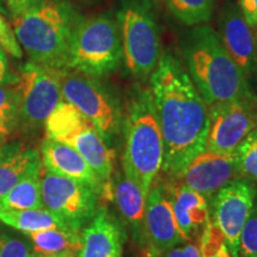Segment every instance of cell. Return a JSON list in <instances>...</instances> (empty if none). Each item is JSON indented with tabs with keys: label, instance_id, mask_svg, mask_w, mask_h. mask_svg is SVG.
I'll return each instance as SVG.
<instances>
[{
	"label": "cell",
	"instance_id": "6da1fadb",
	"mask_svg": "<svg viewBox=\"0 0 257 257\" xmlns=\"http://www.w3.org/2000/svg\"><path fill=\"white\" fill-rule=\"evenodd\" d=\"M149 89L163 142L162 169L179 176L206 147L208 106L187 70L168 50L149 76Z\"/></svg>",
	"mask_w": 257,
	"mask_h": 257
},
{
	"label": "cell",
	"instance_id": "7a4b0ae2",
	"mask_svg": "<svg viewBox=\"0 0 257 257\" xmlns=\"http://www.w3.org/2000/svg\"><path fill=\"white\" fill-rule=\"evenodd\" d=\"M181 53L189 78L207 106L255 95L248 78L207 24L192 27L181 37Z\"/></svg>",
	"mask_w": 257,
	"mask_h": 257
},
{
	"label": "cell",
	"instance_id": "3957f363",
	"mask_svg": "<svg viewBox=\"0 0 257 257\" xmlns=\"http://www.w3.org/2000/svg\"><path fill=\"white\" fill-rule=\"evenodd\" d=\"M82 18L72 5L43 0L12 18V30L31 62L63 72L68 70L73 35Z\"/></svg>",
	"mask_w": 257,
	"mask_h": 257
},
{
	"label": "cell",
	"instance_id": "277c9868",
	"mask_svg": "<svg viewBox=\"0 0 257 257\" xmlns=\"http://www.w3.org/2000/svg\"><path fill=\"white\" fill-rule=\"evenodd\" d=\"M163 142L149 87L131 91L124 120L123 169L148 195L162 169Z\"/></svg>",
	"mask_w": 257,
	"mask_h": 257
},
{
	"label": "cell",
	"instance_id": "5b68a950",
	"mask_svg": "<svg viewBox=\"0 0 257 257\" xmlns=\"http://www.w3.org/2000/svg\"><path fill=\"white\" fill-rule=\"evenodd\" d=\"M115 18L125 66L136 79H148L162 53L159 0H118Z\"/></svg>",
	"mask_w": 257,
	"mask_h": 257
},
{
	"label": "cell",
	"instance_id": "8992f818",
	"mask_svg": "<svg viewBox=\"0 0 257 257\" xmlns=\"http://www.w3.org/2000/svg\"><path fill=\"white\" fill-rule=\"evenodd\" d=\"M123 61L119 25L111 12L80 21L73 35L68 69L101 79L115 72Z\"/></svg>",
	"mask_w": 257,
	"mask_h": 257
},
{
	"label": "cell",
	"instance_id": "52a82bcc",
	"mask_svg": "<svg viewBox=\"0 0 257 257\" xmlns=\"http://www.w3.org/2000/svg\"><path fill=\"white\" fill-rule=\"evenodd\" d=\"M61 91L63 100L87 118L105 141L117 133L121 121L119 102L100 79L76 70H63Z\"/></svg>",
	"mask_w": 257,
	"mask_h": 257
},
{
	"label": "cell",
	"instance_id": "ba28073f",
	"mask_svg": "<svg viewBox=\"0 0 257 257\" xmlns=\"http://www.w3.org/2000/svg\"><path fill=\"white\" fill-rule=\"evenodd\" d=\"M62 72L28 62L21 68L15 83L19 123L27 128L43 126L47 118L62 100Z\"/></svg>",
	"mask_w": 257,
	"mask_h": 257
},
{
	"label": "cell",
	"instance_id": "9c48e42d",
	"mask_svg": "<svg viewBox=\"0 0 257 257\" xmlns=\"http://www.w3.org/2000/svg\"><path fill=\"white\" fill-rule=\"evenodd\" d=\"M41 194L44 207L80 231L96 213L98 193L89 186L42 168Z\"/></svg>",
	"mask_w": 257,
	"mask_h": 257
},
{
	"label": "cell",
	"instance_id": "30bf717a",
	"mask_svg": "<svg viewBox=\"0 0 257 257\" xmlns=\"http://www.w3.org/2000/svg\"><path fill=\"white\" fill-rule=\"evenodd\" d=\"M210 125L205 150L229 155L257 128V96L208 106Z\"/></svg>",
	"mask_w": 257,
	"mask_h": 257
},
{
	"label": "cell",
	"instance_id": "8fae6325",
	"mask_svg": "<svg viewBox=\"0 0 257 257\" xmlns=\"http://www.w3.org/2000/svg\"><path fill=\"white\" fill-rule=\"evenodd\" d=\"M257 198L256 185L236 179L220 189L213 199V223L224 234L233 257H237L239 236Z\"/></svg>",
	"mask_w": 257,
	"mask_h": 257
},
{
	"label": "cell",
	"instance_id": "7c38bea8",
	"mask_svg": "<svg viewBox=\"0 0 257 257\" xmlns=\"http://www.w3.org/2000/svg\"><path fill=\"white\" fill-rule=\"evenodd\" d=\"M179 178L185 186L205 198L216 195L221 188L238 178L233 154L220 155L204 150L199 154Z\"/></svg>",
	"mask_w": 257,
	"mask_h": 257
},
{
	"label": "cell",
	"instance_id": "4fadbf2b",
	"mask_svg": "<svg viewBox=\"0 0 257 257\" xmlns=\"http://www.w3.org/2000/svg\"><path fill=\"white\" fill-rule=\"evenodd\" d=\"M219 37L237 66L248 78L256 68V41L238 4L226 2L218 18Z\"/></svg>",
	"mask_w": 257,
	"mask_h": 257
},
{
	"label": "cell",
	"instance_id": "5bb4252c",
	"mask_svg": "<svg viewBox=\"0 0 257 257\" xmlns=\"http://www.w3.org/2000/svg\"><path fill=\"white\" fill-rule=\"evenodd\" d=\"M144 223L148 238L160 252L186 242L176 223L172 202L161 186L152 187L148 193Z\"/></svg>",
	"mask_w": 257,
	"mask_h": 257
},
{
	"label": "cell",
	"instance_id": "9a60e30c",
	"mask_svg": "<svg viewBox=\"0 0 257 257\" xmlns=\"http://www.w3.org/2000/svg\"><path fill=\"white\" fill-rule=\"evenodd\" d=\"M41 160L42 166L48 172L82 182L98 194L101 192L104 182L69 144L46 138L41 146Z\"/></svg>",
	"mask_w": 257,
	"mask_h": 257
},
{
	"label": "cell",
	"instance_id": "2e32d148",
	"mask_svg": "<svg viewBox=\"0 0 257 257\" xmlns=\"http://www.w3.org/2000/svg\"><path fill=\"white\" fill-rule=\"evenodd\" d=\"M170 202L184 239L186 242H200L211 221L206 198L187 186L179 185L173 192Z\"/></svg>",
	"mask_w": 257,
	"mask_h": 257
},
{
	"label": "cell",
	"instance_id": "e0dca14e",
	"mask_svg": "<svg viewBox=\"0 0 257 257\" xmlns=\"http://www.w3.org/2000/svg\"><path fill=\"white\" fill-rule=\"evenodd\" d=\"M81 242L79 257H121L123 233L105 210L96 211L81 233Z\"/></svg>",
	"mask_w": 257,
	"mask_h": 257
},
{
	"label": "cell",
	"instance_id": "ac0fdd59",
	"mask_svg": "<svg viewBox=\"0 0 257 257\" xmlns=\"http://www.w3.org/2000/svg\"><path fill=\"white\" fill-rule=\"evenodd\" d=\"M62 143L72 146L104 184L110 181L113 172V152L91 121Z\"/></svg>",
	"mask_w": 257,
	"mask_h": 257
},
{
	"label": "cell",
	"instance_id": "d6986e66",
	"mask_svg": "<svg viewBox=\"0 0 257 257\" xmlns=\"http://www.w3.org/2000/svg\"><path fill=\"white\" fill-rule=\"evenodd\" d=\"M40 153L24 143L0 146V198L31 170L41 168Z\"/></svg>",
	"mask_w": 257,
	"mask_h": 257
},
{
	"label": "cell",
	"instance_id": "ffe728a7",
	"mask_svg": "<svg viewBox=\"0 0 257 257\" xmlns=\"http://www.w3.org/2000/svg\"><path fill=\"white\" fill-rule=\"evenodd\" d=\"M41 168L31 170L0 198V211L43 208L41 194Z\"/></svg>",
	"mask_w": 257,
	"mask_h": 257
},
{
	"label": "cell",
	"instance_id": "44dd1931",
	"mask_svg": "<svg viewBox=\"0 0 257 257\" xmlns=\"http://www.w3.org/2000/svg\"><path fill=\"white\" fill-rule=\"evenodd\" d=\"M0 221L24 233L46 229H54V227L74 230L62 218L47 210L46 207L35 208V210L0 211Z\"/></svg>",
	"mask_w": 257,
	"mask_h": 257
},
{
	"label": "cell",
	"instance_id": "7402d4cb",
	"mask_svg": "<svg viewBox=\"0 0 257 257\" xmlns=\"http://www.w3.org/2000/svg\"><path fill=\"white\" fill-rule=\"evenodd\" d=\"M25 234L32 242L35 252L46 255H74V252L81 249V234L79 231L54 227Z\"/></svg>",
	"mask_w": 257,
	"mask_h": 257
},
{
	"label": "cell",
	"instance_id": "603a6c76",
	"mask_svg": "<svg viewBox=\"0 0 257 257\" xmlns=\"http://www.w3.org/2000/svg\"><path fill=\"white\" fill-rule=\"evenodd\" d=\"M89 123L86 117L66 100H61L44 123L47 138L64 142L82 126Z\"/></svg>",
	"mask_w": 257,
	"mask_h": 257
},
{
	"label": "cell",
	"instance_id": "cb8c5ba5",
	"mask_svg": "<svg viewBox=\"0 0 257 257\" xmlns=\"http://www.w3.org/2000/svg\"><path fill=\"white\" fill-rule=\"evenodd\" d=\"M148 195L136 182L123 176L114 187V199L120 214L128 223L140 225L144 220Z\"/></svg>",
	"mask_w": 257,
	"mask_h": 257
},
{
	"label": "cell",
	"instance_id": "d4e9b609",
	"mask_svg": "<svg viewBox=\"0 0 257 257\" xmlns=\"http://www.w3.org/2000/svg\"><path fill=\"white\" fill-rule=\"evenodd\" d=\"M170 15L186 27L207 23L214 14L217 0H162Z\"/></svg>",
	"mask_w": 257,
	"mask_h": 257
},
{
	"label": "cell",
	"instance_id": "484cf974",
	"mask_svg": "<svg viewBox=\"0 0 257 257\" xmlns=\"http://www.w3.org/2000/svg\"><path fill=\"white\" fill-rule=\"evenodd\" d=\"M237 174L239 178L257 184V128L238 144L233 152Z\"/></svg>",
	"mask_w": 257,
	"mask_h": 257
},
{
	"label": "cell",
	"instance_id": "4316f807",
	"mask_svg": "<svg viewBox=\"0 0 257 257\" xmlns=\"http://www.w3.org/2000/svg\"><path fill=\"white\" fill-rule=\"evenodd\" d=\"M19 124L15 85H0V141L3 143Z\"/></svg>",
	"mask_w": 257,
	"mask_h": 257
},
{
	"label": "cell",
	"instance_id": "83f0119b",
	"mask_svg": "<svg viewBox=\"0 0 257 257\" xmlns=\"http://www.w3.org/2000/svg\"><path fill=\"white\" fill-rule=\"evenodd\" d=\"M201 257H233L224 234L213 221H210L200 240Z\"/></svg>",
	"mask_w": 257,
	"mask_h": 257
},
{
	"label": "cell",
	"instance_id": "f1b7e54d",
	"mask_svg": "<svg viewBox=\"0 0 257 257\" xmlns=\"http://www.w3.org/2000/svg\"><path fill=\"white\" fill-rule=\"evenodd\" d=\"M237 257H257V198L240 232Z\"/></svg>",
	"mask_w": 257,
	"mask_h": 257
},
{
	"label": "cell",
	"instance_id": "f546056e",
	"mask_svg": "<svg viewBox=\"0 0 257 257\" xmlns=\"http://www.w3.org/2000/svg\"><path fill=\"white\" fill-rule=\"evenodd\" d=\"M31 255V245L27 240L0 232V257H30Z\"/></svg>",
	"mask_w": 257,
	"mask_h": 257
},
{
	"label": "cell",
	"instance_id": "4dcf8cb0",
	"mask_svg": "<svg viewBox=\"0 0 257 257\" xmlns=\"http://www.w3.org/2000/svg\"><path fill=\"white\" fill-rule=\"evenodd\" d=\"M0 48L15 59H21L23 56V50L19 46L14 30L2 14H0Z\"/></svg>",
	"mask_w": 257,
	"mask_h": 257
},
{
	"label": "cell",
	"instance_id": "1f68e13d",
	"mask_svg": "<svg viewBox=\"0 0 257 257\" xmlns=\"http://www.w3.org/2000/svg\"><path fill=\"white\" fill-rule=\"evenodd\" d=\"M162 253L163 257H201L200 242H184Z\"/></svg>",
	"mask_w": 257,
	"mask_h": 257
},
{
	"label": "cell",
	"instance_id": "d6a6232c",
	"mask_svg": "<svg viewBox=\"0 0 257 257\" xmlns=\"http://www.w3.org/2000/svg\"><path fill=\"white\" fill-rule=\"evenodd\" d=\"M6 8L9 10V14L11 17H17V16L24 14L29 10L40 4L43 0H4Z\"/></svg>",
	"mask_w": 257,
	"mask_h": 257
},
{
	"label": "cell",
	"instance_id": "836d02e7",
	"mask_svg": "<svg viewBox=\"0 0 257 257\" xmlns=\"http://www.w3.org/2000/svg\"><path fill=\"white\" fill-rule=\"evenodd\" d=\"M238 6L246 24L250 28L257 27V0H238Z\"/></svg>",
	"mask_w": 257,
	"mask_h": 257
},
{
	"label": "cell",
	"instance_id": "e575fe53",
	"mask_svg": "<svg viewBox=\"0 0 257 257\" xmlns=\"http://www.w3.org/2000/svg\"><path fill=\"white\" fill-rule=\"evenodd\" d=\"M16 81H17V75L11 72L8 56L0 48V85H15Z\"/></svg>",
	"mask_w": 257,
	"mask_h": 257
},
{
	"label": "cell",
	"instance_id": "d590c367",
	"mask_svg": "<svg viewBox=\"0 0 257 257\" xmlns=\"http://www.w3.org/2000/svg\"><path fill=\"white\" fill-rule=\"evenodd\" d=\"M57 2H62V3H66V4H69L74 6V8L78 9V6H87V5H94V4H98L100 0H57Z\"/></svg>",
	"mask_w": 257,
	"mask_h": 257
},
{
	"label": "cell",
	"instance_id": "8d00e7d4",
	"mask_svg": "<svg viewBox=\"0 0 257 257\" xmlns=\"http://www.w3.org/2000/svg\"><path fill=\"white\" fill-rule=\"evenodd\" d=\"M30 257H74V256L68 255V253H61V255H46V253L32 252V255Z\"/></svg>",
	"mask_w": 257,
	"mask_h": 257
},
{
	"label": "cell",
	"instance_id": "74e56055",
	"mask_svg": "<svg viewBox=\"0 0 257 257\" xmlns=\"http://www.w3.org/2000/svg\"><path fill=\"white\" fill-rule=\"evenodd\" d=\"M0 14L4 16V17H6V16H10L9 10H8V8H6V4H5L4 0H0Z\"/></svg>",
	"mask_w": 257,
	"mask_h": 257
},
{
	"label": "cell",
	"instance_id": "f35d334b",
	"mask_svg": "<svg viewBox=\"0 0 257 257\" xmlns=\"http://www.w3.org/2000/svg\"><path fill=\"white\" fill-rule=\"evenodd\" d=\"M256 54H257V40H256Z\"/></svg>",
	"mask_w": 257,
	"mask_h": 257
},
{
	"label": "cell",
	"instance_id": "ab89813d",
	"mask_svg": "<svg viewBox=\"0 0 257 257\" xmlns=\"http://www.w3.org/2000/svg\"><path fill=\"white\" fill-rule=\"evenodd\" d=\"M2 144H4V143H3V142H2V141H0V146H2Z\"/></svg>",
	"mask_w": 257,
	"mask_h": 257
}]
</instances>
